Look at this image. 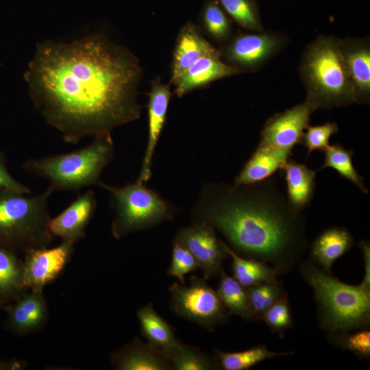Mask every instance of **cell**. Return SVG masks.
Returning <instances> with one entry per match:
<instances>
[{
	"label": "cell",
	"mask_w": 370,
	"mask_h": 370,
	"mask_svg": "<svg viewBox=\"0 0 370 370\" xmlns=\"http://www.w3.org/2000/svg\"><path fill=\"white\" fill-rule=\"evenodd\" d=\"M143 69L101 34L71 43H40L25 77L30 97L65 142L75 144L138 119Z\"/></svg>",
	"instance_id": "6da1fadb"
},
{
	"label": "cell",
	"mask_w": 370,
	"mask_h": 370,
	"mask_svg": "<svg viewBox=\"0 0 370 370\" xmlns=\"http://www.w3.org/2000/svg\"><path fill=\"white\" fill-rule=\"evenodd\" d=\"M256 186H202L192 221L219 230L236 254L271 264L278 274L301 256L304 236L298 211Z\"/></svg>",
	"instance_id": "7a4b0ae2"
},
{
	"label": "cell",
	"mask_w": 370,
	"mask_h": 370,
	"mask_svg": "<svg viewBox=\"0 0 370 370\" xmlns=\"http://www.w3.org/2000/svg\"><path fill=\"white\" fill-rule=\"evenodd\" d=\"M301 274L313 291L321 328L330 334L365 328L370 321V290L339 281L312 260L301 264Z\"/></svg>",
	"instance_id": "3957f363"
},
{
	"label": "cell",
	"mask_w": 370,
	"mask_h": 370,
	"mask_svg": "<svg viewBox=\"0 0 370 370\" xmlns=\"http://www.w3.org/2000/svg\"><path fill=\"white\" fill-rule=\"evenodd\" d=\"M332 36H319L304 51L299 73L313 112L355 103L354 90L338 45Z\"/></svg>",
	"instance_id": "277c9868"
},
{
	"label": "cell",
	"mask_w": 370,
	"mask_h": 370,
	"mask_svg": "<svg viewBox=\"0 0 370 370\" xmlns=\"http://www.w3.org/2000/svg\"><path fill=\"white\" fill-rule=\"evenodd\" d=\"M110 133L95 137L90 145L63 154L29 158L23 169L49 182L53 190L76 191L90 186L101 187V175L114 156Z\"/></svg>",
	"instance_id": "5b68a950"
},
{
	"label": "cell",
	"mask_w": 370,
	"mask_h": 370,
	"mask_svg": "<svg viewBox=\"0 0 370 370\" xmlns=\"http://www.w3.org/2000/svg\"><path fill=\"white\" fill-rule=\"evenodd\" d=\"M49 186L37 195L0 188V245L15 252L47 247L54 239L49 229Z\"/></svg>",
	"instance_id": "8992f818"
},
{
	"label": "cell",
	"mask_w": 370,
	"mask_h": 370,
	"mask_svg": "<svg viewBox=\"0 0 370 370\" xmlns=\"http://www.w3.org/2000/svg\"><path fill=\"white\" fill-rule=\"evenodd\" d=\"M101 188L110 194L114 212L112 234L116 239L151 228L173 217L174 208L143 184L136 182L114 187L104 183Z\"/></svg>",
	"instance_id": "52a82bcc"
},
{
	"label": "cell",
	"mask_w": 370,
	"mask_h": 370,
	"mask_svg": "<svg viewBox=\"0 0 370 370\" xmlns=\"http://www.w3.org/2000/svg\"><path fill=\"white\" fill-rule=\"evenodd\" d=\"M206 281L193 275L189 286L174 282L169 287L170 304L177 315L212 330L225 323L230 314Z\"/></svg>",
	"instance_id": "ba28073f"
},
{
	"label": "cell",
	"mask_w": 370,
	"mask_h": 370,
	"mask_svg": "<svg viewBox=\"0 0 370 370\" xmlns=\"http://www.w3.org/2000/svg\"><path fill=\"white\" fill-rule=\"evenodd\" d=\"M288 42L286 36L273 32H238L230 38L223 56L228 64L241 71L262 68L282 51Z\"/></svg>",
	"instance_id": "9c48e42d"
},
{
	"label": "cell",
	"mask_w": 370,
	"mask_h": 370,
	"mask_svg": "<svg viewBox=\"0 0 370 370\" xmlns=\"http://www.w3.org/2000/svg\"><path fill=\"white\" fill-rule=\"evenodd\" d=\"M173 242L186 248L196 259L207 280L219 275L223 260L228 258L223 241L218 239L215 229L201 222H193L179 230Z\"/></svg>",
	"instance_id": "30bf717a"
},
{
	"label": "cell",
	"mask_w": 370,
	"mask_h": 370,
	"mask_svg": "<svg viewBox=\"0 0 370 370\" xmlns=\"http://www.w3.org/2000/svg\"><path fill=\"white\" fill-rule=\"evenodd\" d=\"M74 250V244L62 241L53 248L34 249L25 253L23 282L32 291H42L64 270Z\"/></svg>",
	"instance_id": "8fae6325"
},
{
	"label": "cell",
	"mask_w": 370,
	"mask_h": 370,
	"mask_svg": "<svg viewBox=\"0 0 370 370\" xmlns=\"http://www.w3.org/2000/svg\"><path fill=\"white\" fill-rule=\"evenodd\" d=\"M312 112L304 101L273 115L264 123L258 145L291 151L300 143L304 130L310 125Z\"/></svg>",
	"instance_id": "7c38bea8"
},
{
	"label": "cell",
	"mask_w": 370,
	"mask_h": 370,
	"mask_svg": "<svg viewBox=\"0 0 370 370\" xmlns=\"http://www.w3.org/2000/svg\"><path fill=\"white\" fill-rule=\"evenodd\" d=\"M97 208L93 190L79 194L60 214L51 219L49 229L54 236L75 244L86 236V227Z\"/></svg>",
	"instance_id": "4fadbf2b"
},
{
	"label": "cell",
	"mask_w": 370,
	"mask_h": 370,
	"mask_svg": "<svg viewBox=\"0 0 370 370\" xmlns=\"http://www.w3.org/2000/svg\"><path fill=\"white\" fill-rule=\"evenodd\" d=\"M339 49L354 90L355 103L370 101V44L367 38L338 39Z\"/></svg>",
	"instance_id": "5bb4252c"
},
{
	"label": "cell",
	"mask_w": 370,
	"mask_h": 370,
	"mask_svg": "<svg viewBox=\"0 0 370 370\" xmlns=\"http://www.w3.org/2000/svg\"><path fill=\"white\" fill-rule=\"evenodd\" d=\"M148 102V140L142 166L137 182L146 183L151 175V163L155 149L164 126L169 101L170 86L160 79L152 82Z\"/></svg>",
	"instance_id": "9a60e30c"
},
{
	"label": "cell",
	"mask_w": 370,
	"mask_h": 370,
	"mask_svg": "<svg viewBox=\"0 0 370 370\" xmlns=\"http://www.w3.org/2000/svg\"><path fill=\"white\" fill-rule=\"evenodd\" d=\"M206 56H221V53L204 38L193 23H186L181 28L175 43L171 82L174 84L193 64Z\"/></svg>",
	"instance_id": "2e32d148"
},
{
	"label": "cell",
	"mask_w": 370,
	"mask_h": 370,
	"mask_svg": "<svg viewBox=\"0 0 370 370\" xmlns=\"http://www.w3.org/2000/svg\"><path fill=\"white\" fill-rule=\"evenodd\" d=\"M8 306L7 328L12 333L26 335L34 332L45 324L48 310L42 291L25 293Z\"/></svg>",
	"instance_id": "e0dca14e"
},
{
	"label": "cell",
	"mask_w": 370,
	"mask_h": 370,
	"mask_svg": "<svg viewBox=\"0 0 370 370\" xmlns=\"http://www.w3.org/2000/svg\"><path fill=\"white\" fill-rule=\"evenodd\" d=\"M119 370H171L172 367L162 352L137 337L110 356Z\"/></svg>",
	"instance_id": "ac0fdd59"
},
{
	"label": "cell",
	"mask_w": 370,
	"mask_h": 370,
	"mask_svg": "<svg viewBox=\"0 0 370 370\" xmlns=\"http://www.w3.org/2000/svg\"><path fill=\"white\" fill-rule=\"evenodd\" d=\"M221 58L220 56H206L198 60L175 82V94L181 97L195 88L240 73Z\"/></svg>",
	"instance_id": "d6986e66"
},
{
	"label": "cell",
	"mask_w": 370,
	"mask_h": 370,
	"mask_svg": "<svg viewBox=\"0 0 370 370\" xmlns=\"http://www.w3.org/2000/svg\"><path fill=\"white\" fill-rule=\"evenodd\" d=\"M291 151L258 145L236 177L234 186L256 184L281 169Z\"/></svg>",
	"instance_id": "ffe728a7"
},
{
	"label": "cell",
	"mask_w": 370,
	"mask_h": 370,
	"mask_svg": "<svg viewBox=\"0 0 370 370\" xmlns=\"http://www.w3.org/2000/svg\"><path fill=\"white\" fill-rule=\"evenodd\" d=\"M354 239L345 228L334 227L323 231L313 242L310 254L314 262L332 274L334 262L349 251Z\"/></svg>",
	"instance_id": "44dd1931"
},
{
	"label": "cell",
	"mask_w": 370,
	"mask_h": 370,
	"mask_svg": "<svg viewBox=\"0 0 370 370\" xmlns=\"http://www.w3.org/2000/svg\"><path fill=\"white\" fill-rule=\"evenodd\" d=\"M287 183L289 205L301 211L311 201L314 190L315 172L304 164L287 160L281 167Z\"/></svg>",
	"instance_id": "7402d4cb"
},
{
	"label": "cell",
	"mask_w": 370,
	"mask_h": 370,
	"mask_svg": "<svg viewBox=\"0 0 370 370\" xmlns=\"http://www.w3.org/2000/svg\"><path fill=\"white\" fill-rule=\"evenodd\" d=\"M27 288L23 282V262L16 252L0 245V299L16 300Z\"/></svg>",
	"instance_id": "603a6c76"
},
{
	"label": "cell",
	"mask_w": 370,
	"mask_h": 370,
	"mask_svg": "<svg viewBox=\"0 0 370 370\" xmlns=\"http://www.w3.org/2000/svg\"><path fill=\"white\" fill-rule=\"evenodd\" d=\"M136 314L141 334L153 347L162 352L178 341L173 328L156 312L151 304L139 308Z\"/></svg>",
	"instance_id": "cb8c5ba5"
},
{
	"label": "cell",
	"mask_w": 370,
	"mask_h": 370,
	"mask_svg": "<svg viewBox=\"0 0 370 370\" xmlns=\"http://www.w3.org/2000/svg\"><path fill=\"white\" fill-rule=\"evenodd\" d=\"M223 245L232 260L233 278L245 288L277 279L278 273L271 265L258 260L243 258L226 243Z\"/></svg>",
	"instance_id": "d4e9b609"
},
{
	"label": "cell",
	"mask_w": 370,
	"mask_h": 370,
	"mask_svg": "<svg viewBox=\"0 0 370 370\" xmlns=\"http://www.w3.org/2000/svg\"><path fill=\"white\" fill-rule=\"evenodd\" d=\"M175 370H211L219 368L217 358L177 341L162 351Z\"/></svg>",
	"instance_id": "484cf974"
},
{
	"label": "cell",
	"mask_w": 370,
	"mask_h": 370,
	"mask_svg": "<svg viewBox=\"0 0 370 370\" xmlns=\"http://www.w3.org/2000/svg\"><path fill=\"white\" fill-rule=\"evenodd\" d=\"M219 275L221 278L217 293L228 313L251 320L247 289L223 269Z\"/></svg>",
	"instance_id": "4316f807"
},
{
	"label": "cell",
	"mask_w": 370,
	"mask_h": 370,
	"mask_svg": "<svg viewBox=\"0 0 370 370\" xmlns=\"http://www.w3.org/2000/svg\"><path fill=\"white\" fill-rule=\"evenodd\" d=\"M214 353L219 367L224 370H245L264 360L292 354L270 351L264 345L236 352H225L217 349Z\"/></svg>",
	"instance_id": "83f0119b"
},
{
	"label": "cell",
	"mask_w": 370,
	"mask_h": 370,
	"mask_svg": "<svg viewBox=\"0 0 370 370\" xmlns=\"http://www.w3.org/2000/svg\"><path fill=\"white\" fill-rule=\"evenodd\" d=\"M227 16L242 28L262 32L259 8L256 0H216Z\"/></svg>",
	"instance_id": "f1b7e54d"
},
{
	"label": "cell",
	"mask_w": 370,
	"mask_h": 370,
	"mask_svg": "<svg viewBox=\"0 0 370 370\" xmlns=\"http://www.w3.org/2000/svg\"><path fill=\"white\" fill-rule=\"evenodd\" d=\"M252 319H261L264 312L278 300L286 297L278 279L246 288Z\"/></svg>",
	"instance_id": "f546056e"
},
{
	"label": "cell",
	"mask_w": 370,
	"mask_h": 370,
	"mask_svg": "<svg viewBox=\"0 0 370 370\" xmlns=\"http://www.w3.org/2000/svg\"><path fill=\"white\" fill-rule=\"evenodd\" d=\"M325 160L319 169L330 167L336 170L340 175L354 183L364 193H368L365 186L363 178L352 164V151L345 149L340 144L329 145L323 150Z\"/></svg>",
	"instance_id": "4dcf8cb0"
},
{
	"label": "cell",
	"mask_w": 370,
	"mask_h": 370,
	"mask_svg": "<svg viewBox=\"0 0 370 370\" xmlns=\"http://www.w3.org/2000/svg\"><path fill=\"white\" fill-rule=\"evenodd\" d=\"M206 32L218 42H227L230 38L232 25L230 17L216 0H207L200 13Z\"/></svg>",
	"instance_id": "1f68e13d"
},
{
	"label": "cell",
	"mask_w": 370,
	"mask_h": 370,
	"mask_svg": "<svg viewBox=\"0 0 370 370\" xmlns=\"http://www.w3.org/2000/svg\"><path fill=\"white\" fill-rule=\"evenodd\" d=\"M199 268L192 254L182 245L173 242L172 256L167 275L176 278L180 284H186L185 275Z\"/></svg>",
	"instance_id": "d6a6232c"
},
{
	"label": "cell",
	"mask_w": 370,
	"mask_h": 370,
	"mask_svg": "<svg viewBox=\"0 0 370 370\" xmlns=\"http://www.w3.org/2000/svg\"><path fill=\"white\" fill-rule=\"evenodd\" d=\"M306 130L300 143L308 148V153L310 154L314 150L323 151L326 149L330 145V138L338 132V127L334 122H328L321 125H309Z\"/></svg>",
	"instance_id": "836d02e7"
},
{
	"label": "cell",
	"mask_w": 370,
	"mask_h": 370,
	"mask_svg": "<svg viewBox=\"0 0 370 370\" xmlns=\"http://www.w3.org/2000/svg\"><path fill=\"white\" fill-rule=\"evenodd\" d=\"M261 319L275 332L289 328L292 323V314L287 297L278 300L263 314Z\"/></svg>",
	"instance_id": "e575fe53"
},
{
	"label": "cell",
	"mask_w": 370,
	"mask_h": 370,
	"mask_svg": "<svg viewBox=\"0 0 370 370\" xmlns=\"http://www.w3.org/2000/svg\"><path fill=\"white\" fill-rule=\"evenodd\" d=\"M336 341L342 348L358 356L367 358L370 356V332L366 328L338 334Z\"/></svg>",
	"instance_id": "d590c367"
},
{
	"label": "cell",
	"mask_w": 370,
	"mask_h": 370,
	"mask_svg": "<svg viewBox=\"0 0 370 370\" xmlns=\"http://www.w3.org/2000/svg\"><path fill=\"white\" fill-rule=\"evenodd\" d=\"M0 188H7L25 194H32L31 189L16 180L8 172L6 160L0 151Z\"/></svg>",
	"instance_id": "8d00e7d4"
},
{
	"label": "cell",
	"mask_w": 370,
	"mask_h": 370,
	"mask_svg": "<svg viewBox=\"0 0 370 370\" xmlns=\"http://www.w3.org/2000/svg\"><path fill=\"white\" fill-rule=\"evenodd\" d=\"M362 252L365 262V275L360 284L366 289L370 290V246L367 241H361L359 245Z\"/></svg>",
	"instance_id": "74e56055"
},
{
	"label": "cell",
	"mask_w": 370,
	"mask_h": 370,
	"mask_svg": "<svg viewBox=\"0 0 370 370\" xmlns=\"http://www.w3.org/2000/svg\"><path fill=\"white\" fill-rule=\"evenodd\" d=\"M25 367V362L17 360L0 362V369H21Z\"/></svg>",
	"instance_id": "f35d334b"
},
{
	"label": "cell",
	"mask_w": 370,
	"mask_h": 370,
	"mask_svg": "<svg viewBox=\"0 0 370 370\" xmlns=\"http://www.w3.org/2000/svg\"><path fill=\"white\" fill-rule=\"evenodd\" d=\"M5 303L0 299V307L3 306Z\"/></svg>",
	"instance_id": "ab89813d"
}]
</instances>
